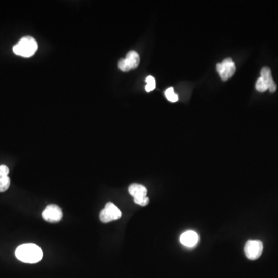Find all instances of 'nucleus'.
<instances>
[{"label":"nucleus","instance_id":"nucleus-8","mask_svg":"<svg viewBox=\"0 0 278 278\" xmlns=\"http://www.w3.org/2000/svg\"><path fill=\"white\" fill-rule=\"evenodd\" d=\"M200 241V236L195 231H186L180 236V242L182 245L188 247H193L196 245Z\"/></svg>","mask_w":278,"mask_h":278},{"label":"nucleus","instance_id":"nucleus-11","mask_svg":"<svg viewBox=\"0 0 278 278\" xmlns=\"http://www.w3.org/2000/svg\"><path fill=\"white\" fill-rule=\"evenodd\" d=\"M125 60H126V64H127L129 70H133V69L137 68L139 65L140 57L136 51H129L126 55Z\"/></svg>","mask_w":278,"mask_h":278},{"label":"nucleus","instance_id":"nucleus-6","mask_svg":"<svg viewBox=\"0 0 278 278\" xmlns=\"http://www.w3.org/2000/svg\"><path fill=\"white\" fill-rule=\"evenodd\" d=\"M236 65L231 58H226L220 64H216V70L223 81H227L236 73Z\"/></svg>","mask_w":278,"mask_h":278},{"label":"nucleus","instance_id":"nucleus-14","mask_svg":"<svg viewBox=\"0 0 278 278\" xmlns=\"http://www.w3.org/2000/svg\"><path fill=\"white\" fill-rule=\"evenodd\" d=\"M145 82H147L146 86H145L147 92H150L155 88V79L152 76H147Z\"/></svg>","mask_w":278,"mask_h":278},{"label":"nucleus","instance_id":"nucleus-3","mask_svg":"<svg viewBox=\"0 0 278 278\" xmlns=\"http://www.w3.org/2000/svg\"><path fill=\"white\" fill-rule=\"evenodd\" d=\"M129 192L134 198V202L138 205L145 207L149 204V198L147 196L146 188L140 184L133 183L129 187Z\"/></svg>","mask_w":278,"mask_h":278},{"label":"nucleus","instance_id":"nucleus-2","mask_svg":"<svg viewBox=\"0 0 278 278\" xmlns=\"http://www.w3.org/2000/svg\"><path fill=\"white\" fill-rule=\"evenodd\" d=\"M37 49L38 44L36 39L32 36H25L13 47V51L17 55L30 57L34 55Z\"/></svg>","mask_w":278,"mask_h":278},{"label":"nucleus","instance_id":"nucleus-4","mask_svg":"<svg viewBox=\"0 0 278 278\" xmlns=\"http://www.w3.org/2000/svg\"><path fill=\"white\" fill-rule=\"evenodd\" d=\"M100 220L102 223H107L114 220H119L122 217V212L117 206L109 202L106 204L104 208L100 213Z\"/></svg>","mask_w":278,"mask_h":278},{"label":"nucleus","instance_id":"nucleus-5","mask_svg":"<svg viewBox=\"0 0 278 278\" xmlns=\"http://www.w3.org/2000/svg\"><path fill=\"white\" fill-rule=\"evenodd\" d=\"M263 249H264V245L262 241L258 240H250L246 243L244 253L247 258L254 260L261 256Z\"/></svg>","mask_w":278,"mask_h":278},{"label":"nucleus","instance_id":"nucleus-12","mask_svg":"<svg viewBox=\"0 0 278 278\" xmlns=\"http://www.w3.org/2000/svg\"><path fill=\"white\" fill-rule=\"evenodd\" d=\"M166 98L169 100L170 102H176L179 100V97L174 92V89L173 88H169L166 89V92H165Z\"/></svg>","mask_w":278,"mask_h":278},{"label":"nucleus","instance_id":"nucleus-7","mask_svg":"<svg viewBox=\"0 0 278 278\" xmlns=\"http://www.w3.org/2000/svg\"><path fill=\"white\" fill-rule=\"evenodd\" d=\"M42 217L45 221L49 223H58L63 218V212L58 206L51 204L43 211Z\"/></svg>","mask_w":278,"mask_h":278},{"label":"nucleus","instance_id":"nucleus-1","mask_svg":"<svg viewBox=\"0 0 278 278\" xmlns=\"http://www.w3.org/2000/svg\"><path fill=\"white\" fill-rule=\"evenodd\" d=\"M15 255L20 261L26 264H36L43 258V251L35 244H23L19 246L15 251Z\"/></svg>","mask_w":278,"mask_h":278},{"label":"nucleus","instance_id":"nucleus-9","mask_svg":"<svg viewBox=\"0 0 278 278\" xmlns=\"http://www.w3.org/2000/svg\"><path fill=\"white\" fill-rule=\"evenodd\" d=\"M8 166L0 165V192H4L10 188V179L8 176Z\"/></svg>","mask_w":278,"mask_h":278},{"label":"nucleus","instance_id":"nucleus-13","mask_svg":"<svg viewBox=\"0 0 278 278\" xmlns=\"http://www.w3.org/2000/svg\"><path fill=\"white\" fill-rule=\"evenodd\" d=\"M256 89L260 92H264V91L269 89L268 85L264 79L262 77H259L258 80L257 81V83H256Z\"/></svg>","mask_w":278,"mask_h":278},{"label":"nucleus","instance_id":"nucleus-10","mask_svg":"<svg viewBox=\"0 0 278 278\" xmlns=\"http://www.w3.org/2000/svg\"><path fill=\"white\" fill-rule=\"evenodd\" d=\"M260 77L265 81L266 83L268 85L269 91L271 93L275 92L276 90V85L275 84L274 81L272 77L271 70L269 67H264L260 71Z\"/></svg>","mask_w":278,"mask_h":278}]
</instances>
